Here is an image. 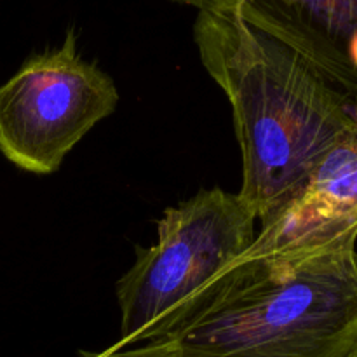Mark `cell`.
<instances>
[{"label": "cell", "mask_w": 357, "mask_h": 357, "mask_svg": "<svg viewBox=\"0 0 357 357\" xmlns=\"http://www.w3.org/2000/svg\"><path fill=\"white\" fill-rule=\"evenodd\" d=\"M171 2L181 3V6H192L197 10H209V9H218V7H225V6H234V3L274 2V0H171Z\"/></svg>", "instance_id": "7"}, {"label": "cell", "mask_w": 357, "mask_h": 357, "mask_svg": "<svg viewBox=\"0 0 357 357\" xmlns=\"http://www.w3.org/2000/svg\"><path fill=\"white\" fill-rule=\"evenodd\" d=\"M257 216L239 194L201 190L167 208L157 241L138 248L136 261L119 279L121 340H162L213 282L236 264L257 237Z\"/></svg>", "instance_id": "3"}, {"label": "cell", "mask_w": 357, "mask_h": 357, "mask_svg": "<svg viewBox=\"0 0 357 357\" xmlns=\"http://www.w3.org/2000/svg\"><path fill=\"white\" fill-rule=\"evenodd\" d=\"M162 340L204 357H351L357 352L356 244L239 258Z\"/></svg>", "instance_id": "2"}, {"label": "cell", "mask_w": 357, "mask_h": 357, "mask_svg": "<svg viewBox=\"0 0 357 357\" xmlns=\"http://www.w3.org/2000/svg\"><path fill=\"white\" fill-rule=\"evenodd\" d=\"M351 357H357V352H354V354H352Z\"/></svg>", "instance_id": "9"}, {"label": "cell", "mask_w": 357, "mask_h": 357, "mask_svg": "<svg viewBox=\"0 0 357 357\" xmlns=\"http://www.w3.org/2000/svg\"><path fill=\"white\" fill-rule=\"evenodd\" d=\"M194 40L232 107L243 157L239 197L265 222L357 128V100L237 6L199 10Z\"/></svg>", "instance_id": "1"}, {"label": "cell", "mask_w": 357, "mask_h": 357, "mask_svg": "<svg viewBox=\"0 0 357 357\" xmlns=\"http://www.w3.org/2000/svg\"><path fill=\"white\" fill-rule=\"evenodd\" d=\"M347 56H349V61H351L352 68L357 72V33L351 38V42H349Z\"/></svg>", "instance_id": "8"}, {"label": "cell", "mask_w": 357, "mask_h": 357, "mask_svg": "<svg viewBox=\"0 0 357 357\" xmlns=\"http://www.w3.org/2000/svg\"><path fill=\"white\" fill-rule=\"evenodd\" d=\"M117 103L112 77L79 54L70 30L58 49L31 56L0 86V152L28 173H56Z\"/></svg>", "instance_id": "4"}, {"label": "cell", "mask_w": 357, "mask_h": 357, "mask_svg": "<svg viewBox=\"0 0 357 357\" xmlns=\"http://www.w3.org/2000/svg\"><path fill=\"white\" fill-rule=\"evenodd\" d=\"M86 357H204L201 354L188 351L187 347L176 340H155L145 342L139 345H128L121 347L115 344L114 347H108L107 351L89 354Z\"/></svg>", "instance_id": "6"}, {"label": "cell", "mask_w": 357, "mask_h": 357, "mask_svg": "<svg viewBox=\"0 0 357 357\" xmlns=\"http://www.w3.org/2000/svg\"><path fill=\"white\" fill-rule=\"evenodd\" d=\"M357 243V128L321 155L241 258L291 257Z\"/></svg>", "instance_id": "5"}]
</instances>
